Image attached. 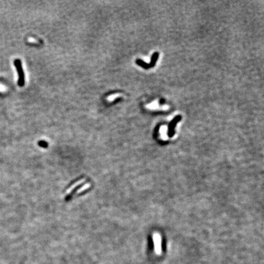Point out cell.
I'll use <instances>...</instances> for the list:
<instances>
[{"label":"cell","instance_id":"5","mask_svg":"<svg viewBox=\"0 0 264 264\" xmlns=\"http://www.w3.org/2000/svg\"><path fill=\"white\" fill-rule=\"evenodd\" d=\"M136 63L138 65L142 67L143 68H146V69H148V68H150L149 64H147L146 63H145L144 61H143L141 60H137L136 61Z\"/></svg>","mask_w":264,"mask_h":264},{"label":"cell","instance_id":"7","mask_svg":"<svg viewBox=\"0 0 264 264\" xmlns=\"http://www.w3.org/2000/svg\"><path fill=\"white\" fill-rule=\"evenodd\" d=\"M6 87L5 86H3V85H0V91H4V90H6Z\"/></svg>","mask_w":264,"mask_h":264},{"label":"cell","instance_id":"8","mask_svg":"<svg viewBox=\"0 0 264 264\" xmlns=\"http://www.w3.org/2000/svg\"><path fill=\"white\" fill-rule=\"evenodd\" d=\"M29 42H36V40H34V39H29Z\"/></svg>","mask_w":264,"mask_h":264},{"label":"cell","instance_id":"4","mask_svg":"<svg viewBox=\"0 0 264 264\" xmlns=\"http://www.w3.org/2000/svg\"><path fill=\"white\" fill-rule=\"evenodd\" d=\"M158 56H159V53L158 52H155L153 54L152 58H151V63L149 64V67H153L155 65V63L157 62V61L158 60Z\"/></svg>","mask_w":264,"mask_h":264},{"label":"cell","instance_id":"1","mask_svg":"<svg viewBox=\"0 0 264 264\" xmlns=\"http://www.w3.org/2000/svg\"><path fill=\"white\" fill-rule=\"evenodd\" d=\"M14 65L17 68V71L18 75V85L20 87H23L25 85V74L24 70H23L21 62L20 60L17 59L14 62Z\"/></svg>","mask_w":264,"mask_h":264},{"label":"cell","instance_id":"2","mask_svg":"<svg viewBox=\"0 0 264 264\" xmlns=\"http://www.w3.org/2000/svg\"><path fill=\"white\" fill-rule=\"evenodd\" d=\"M182 119L180 116H176L169 124V129H168V135L169 137H172L174 134V127L177 123Z\"/></svg>","mask_w":264,"mask_h":264},{"label":"cell","instance_id":"6","mask_svg":"<svg viewBox=\"0 0 264 264\" xmlns=\"http://www.w3.org/2000/svg\"><path fill=\"white\" fill-rule=\"evenodd\" d=\"M118 96V95H117V94L112 95V96H111L110 97H108V100H110V101H112L113 100H114V99H115V98H116V97H117Z\"/></svg>","mask_w":264,"mask_h":264},{"label":"cell","instance_id":"3","mask_svg":"<svg viewBox=\"0 0 264 264\" xmlns=\"http://www.w3.org/2000/svg\"><path fill=\"white\" fill-rule=\"evenodd\" d=\"M154 242L156 252L157 254H160L162 251V243H161V237H160L159 234L158 233L154 234Z\"/></svg>","mask_w":264,"mask_h":264}]
</instances>
